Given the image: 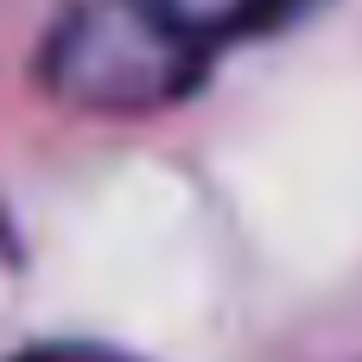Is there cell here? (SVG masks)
<instances>
[{
    "label": "cell",
    "instance_id": "6da1fadb",
    "mask_svg": "<svg viewBox=\"0 0 362 362\" xmlns=\"http://www.w3.org/2000/svg\"><path fill=\"white\" fill-rule=\"evenodd\" d=\"M318 0H108L64 38V76L89 95L178 89L216 45L267 38Z\"/></svg>",
    "mask_w": 362,
    "mask_h": 362
},
{
    "label": "cell",
    "instance_id": "7a4b0ae2",
    "mask_svg": "<svg viewBox=\"0 0 362 362\" xmlns=\"http://www.w3.org/2000/svg\"><path fill=\"white\" fill-rule=\"evenodd\" d=\"M19 362H108L95 350H38V356H19Z\"/></svg>",
    "mask_w": 362,
    "mask_h": 362
}]
</instances>
